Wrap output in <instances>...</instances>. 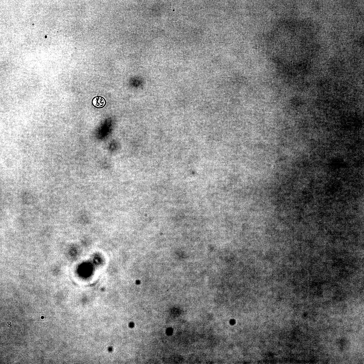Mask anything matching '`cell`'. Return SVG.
I'll return each instance as SVG.
<instances>
[{
    "label": "cell",
    "mask_w": 364,
    "mask_h": 364,
    "mask_svg": "<svg viewBox=\"0 0 364 364\" xmlns=\"http://www.w3.org/2000/svg\"><path fill=\"white\" fill-rule=\"evenodd\" d=\"M92 103L97 107H103L105 105L106 101L103 97H97L93 98Z\"/></svg>",
    "instance_id": "obj_1"
}]
</instances>
